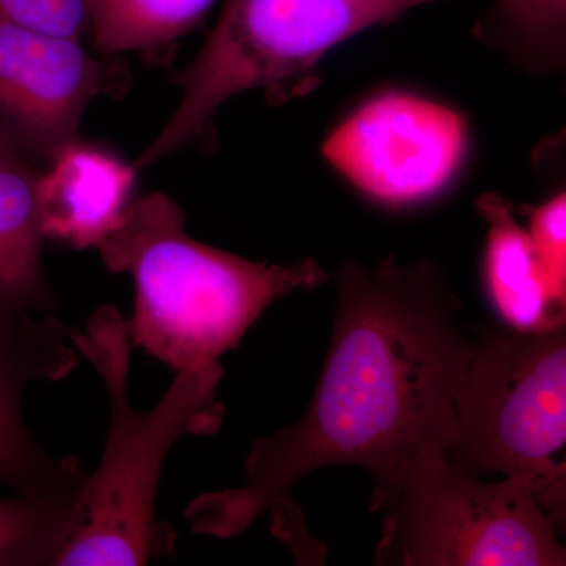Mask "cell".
<instances>
[{
	"label": "cell",
	"mask_w": 566,
	"mask_h": 566,
	"mask_svg": "<svg viewBox=\"0 0 566 566\" xmlns=\"http://www.w3.org/2000/svg\"><path fill=\"white\" fill-rule=\"evenodd\" d=\"M335 282L329 352L304 416L253 442L243 485L189 502L185 517L197 535L234 538L271 513L274 534L296 545L307 532L292 495L305 475L364 469L379 512L419 453L452 444L471 335L444 275L428 260L389 256L374 268L346 262Z\"/></svg>",
	"instance_id": "1"
},
{
	"label": "cell",
	"mask_w": 566,
	"mask_h": 566,
	"mask_svg": "<svg viewBox=\"0 0 566 566\" xmlns=\"http://www.w3.org/2000/svg\"><path fill=\"white\" fill-rule=\"evenodd\" d=\"M185 226L181 208L153 192L129 203L98 245L107 271L136 286L132 345L177 374L218 364L274 301L327 281L314 259L252 262L193 240Z\"/></svg>",
	"instance_id": "2"
},
{
	"label": "cell",
	"mask_w": 566,
	"mask_h": 566,
	"mask_svg": "<svg viewBox=\"0 0 566 566\" xmlns=\"http://www.w3.org/2000/svg\"><path fill=\"white\" fill-rule=\"evenodd\" d=\"M69 338L102 376L111 423L102 463L85 483L80 523L54 565H147L175 547V532L156 517L163 465L185 436H211L222 427L223 367L178 371L159 403L140 412L128 398L133 345L120 311L96 308L85 329L69 331Z\"/></svg>",
	"instance_id": "3"
},
{
	"label": "cell",
	"mask_w": 566,
	"mask_h": 566,
	"mask_svg": "<svg viewBox=\"0 0 566 566\" xmlns=\"http://www.w3.org/2000/svg\"><path fill=\"white\" fill-rule=\"evenodd\" d=\"M446 450L465 474H499L531 491L557 528L566 504V326L471 335Z\"/></svg>",
	"instance_id": "4"
},
{
	"label": "cell",
	"mask_w": 566,
	"mask_h": 566,
	"mask_svg": "<svg viewBox=\"0 0 566 566\" xmlns=\"http://www.w3.org/2000/svg\"><path fill=\"white\" fill-rule=\"evenodd\" d=\"M434 0H223L196 61L177 77L182 96L134 161L136 170L202 139L223 104L253 88L275 91L314 69L337 44Z\"/></svg>",
	"instance_id": "5"
},
{
	"label": "cell",
	"mask_w": 566,
	"mask_h": 566,
	"mask_svg": "<svg viewBox=\"0 0 566 566\" xmlns=\"http://www.w3.org/2000/svg\"><path fill=\"white\" fill-rule=\"evenodd\" d=\"M376 564L564 566L557 526L513 480L485 482L430 447L406 468L385 509Z\"/></svg>",
	"instance_id": "6"
},
{
	"label": "cell",
	"mask_w": 566,
	"mask_h": 566,
	"mask_svg": "<svg viewBox=\"0 0 566 566\" xmlns=\"http://www.w3.org/2000/svg\"><path fill=\"white\" fill-rule=\"evenodd\" d=\"M463 117L405 92L368 99L323 144V156L365 196L387 207L434 199L455 180L468 153Z\"/></svg>",
	"instance_id": "7"
},
{
	"label": "cell",
	"mask_w": 566,
	"mask_h": 566,
	"mask_svg": "<svg viewBox=\"0 0 566 566\" xmlns=\"http://www.w3.org/2000/svg\"><path fill=\"white\" fill-rule=\"evenodd\" d=\"M129 82L123 63L92 57L81 40L0 18V129L29 163H50L80 139L88 104Z\"/></svg>",
	"instance_id": "8"
},
{
	"label": "cell",
	"mask_w": 566,
	"mask_h": 566,
	"mask_svg": "<svg viewBox=\"0 0 566 566\" xmlns=\"http://www.w3.org/2000/svg\"><path fill=\"white\" fill-rule=\"evenodd\" d=\"M57 314L0 322V485L33 497H77L88 475L76 458L52 457L21 415L25 387L62 381L80 364Z\"/></svg>",
	"instance_id": "9"
},
{
	"label": "cell",
	"mask_w": 566,
	"mask_h": 566,
	"mask_svg": "<svg viewBox=\"0 0 566 566\" xmlns=\"http://www.w3.org/2000/svg\"><path fill=\"white\" fill-rule=\"evenodd\" d=\"M136 167L81 139L54 156L35 180L36 210L44 240L73 249L96 248L122 222Z\"/></svg>",
	"instance_id": "10"
},
{
	"label": "cell",
	"mask_w": 566,
	"mask_h": 566,
	"mask_svg": "<svg viewBox=\"0 0 566 566\" xmlns=\"http://www.w3.org/2000/svg\"><path fill=\"white\" fill-rule=\"evenodd\" d=\"M476 210L488 222L486 293L504 326L526 333L566 326V286L547 274L513 205L497 193H485Z\"/></svg>",
	"instance_id": "11"
},
{
	"label": "cell",
	"mask_w": 566,
	"mask_h": 566,
	"mask_svg": "<svg viewBox=\"0 0 566 566\" xmlns=\"http://www.w3.org/2000/svg\"><path fill=\"white\" fill-rule=\"evenodd\" d=\"M36 175L29 161L0 166V322L57 314L43 266Z\"/></svg>",
	"instance_id": "12"
},
{
	"label": "cell",
	"mask_w": 566,
	"mask_h": 566,
	"mask_svg": "<svg viewBox=\"0 0 566 566\" xmlns=\"http://www.w3.org/2000/svg\"><path fill=\"white\" fill-rule=\"evenodd\" d=\"M216 0H88L96 50L156 51L202 22Z\"/></svg>",
	"instance_id": "13"
},
{
	"label": "cell",
	"mask_w": 566,
	"mask_h": 566,
	"mask_svg": "<svg viewBox=\"0 0 566 566\" xmlns=\"http://www.w3.org/2000/svg\"><path fill=\"white\" fill-rule=\"evenodd\" d=\"M474 32L523 69L558 70L565 62L566 0H494Z\"/></svg>",
	"instance_id": "14"
},
{
	"label": "cell",
	"mask_w": 566,
	"mask_h": 566,
	"mask_svg": "<svg viewBox=\"0 0 566 566\" xmlns=\"http://www.w3.org/2000/svg\"><path fill=\"white\" fill-rule=\"evenodd\" d=\"M81 502L82 495L0 499V566L54 565L80 523Z\"/></svg>",
	"instance_id": "15"
},
{
	"label": "cell",
	"mask_w": 566,
	"mask_h": 566,
	"mask_svg": "<svg viewBox=\"0 0 566 566\" xmlns=\"http://www.w3.org/2000/svg\"><path fill=\"white\" fill-rule=\"evenodd\" d=\"M0 18L65 39L91 32L88 0H0Z\"/></svg>",
	"instance_id": "16"
},
{
	"label": "cell",
	"mask_w": 566,
	"mask_h": 566,
	"mask_svg": "<svg viewBox=\"0 0 566 566\" xmlns=\"http://www.w3.org/2000/svg\"><path fill=\"white\" fill-rule=\"evenodd\" d=\"M527 233L547 274L566 286V193L527 210Z\"/></svg>",
	"instance_id": "17"
},
{
	"label": "cell",
	"mask_w": 566,
	"mask_h": 566,
	"mask_svg": "<svg viewBox=\"0 0 566 566\" xmlns=\"http://www.w3.org/2000/svg\"><path fill=\"white\" fill-rule=\"evenodd\" d=\"M20 161H28V159L21 155L20 150L14 147L13 142L0 129V166Z\"/></svg>",
	"instance_id": "18"
}]
</instances>
